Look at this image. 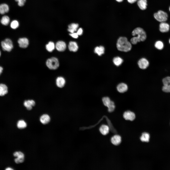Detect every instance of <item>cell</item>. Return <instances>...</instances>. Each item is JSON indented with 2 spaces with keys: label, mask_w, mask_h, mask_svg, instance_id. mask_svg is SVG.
Instances as JSON below:
<instances>
[{
  "label": "cell",
  "mask_w": 170,
  "mask_h": 170,
  "mask_svg": "<svg viewBox=\"0 0 170 170\" xmlns=\"http://www.w3.org/2000/svg\"><path fill=\"white\" fill-rule=\"evenodd\" d=\"M134 36L130 39L131 43L135 45L138 42L144 41L146 38V35L144 30L142 28L138 27L134 29L132 33Z\"/></svg>",
  "instance_id": "6da1fadb"
},
{
  "label": "cell",
  "mask_w": 170,
  "mask_h": 170,
  "mask_svg": "<svg viewBox=\"0 0 170 170\" xmlns=\"http://www.w3.org/2000/svg\"><path fill=\"white\" fill-rule=\"evenodd\" d=\"M116 46L119 51L125 52L130 51L132 47L131 43L125 37H120L118 38Z\"/></svg>",
  "instance_id": "7a4b0ae2"
},
{
  "label": "cell",
  "mask_w": 170,
  "mask_h": 170,
  "mask_svg": "<svg viewBox=\"0 0 170 170\" xmlns=\"http://www.w3.org/2000/svg\"><path fill=\"white\" fill-rule=\"evenodd\" d=\"M46 65L49 69L55 70L59 67V63L57 58L52 57L47 60L46 62Z\"/></svg>",
  "instance_id": "3957f363"
},
{
  "label": "cell",
  "mask_w": 170,
  "mask_h": 170,
  "mask_svg": "<svg viewBox=\"0 0 170 170\" xmlns=\"http://www.w3.org/2000/svg\"><path fill=\"white\" fill-rule=\"evenodd\" d=\"M154 18L158 21L161 22H165L167 19L168 15L165 12L159 10L154 14Z\"/></svg>",
  "instance_id": "277c9868"
},
{
  "label": "cell",
  "mask_w": 170,
  "mask_h": 170,
  "mask_svg": "<svg viewBox=\"0 0 170 170\" xmlns=\"http://www.w3.org/2000/svg\"><path fill=\"white\" fill-rule=\"evenodd\" d=\"M1 45L4 51L8 52L10 51L13 47L12 41L9 38H6L2 41Z\"/></svg>",
  "instance_id": "5b68a950"
},
{
  "label": "cell",
  "mask_w": 170,
  "mask_h": 170,
  "mask_svg": "<svg viewBox=\"0 0 170 170\" xmlns=\"http://www.w3.org/2000/svg\"><path fill=\"white\" fill-rule=\"evenodd\" d=\"M163 86L162 90L164 92L170 93V76H167L162 80Z\"/></svg>",
  "instance_id": "8992f818"
},
{
  "label": "cell",
  "mask_w": 170,
  "mask_h": 170,
  "mask_svg": "<svg viewBox=\"0 0 170 170\" xmlns=\"http://www.w3.org/2000/svg\"><path fill=\"white\" fill-rule=\"evenodd\" d=\"M123 117L124 119L126 120L132 121L135 119L136 115L133 112L130 110H128L125 112L123 113Z\"/></svg>",
  "instance_id": "52a82bcc"
},
{
  "label": "cell",
  "mask_w": 170,
  "mask_h": 170,
  "mask_svg": "<svg viewBox=\"0 0 170 170\" xmlns=\"http://www.w3.org/2000/svg\"><path fill=\"white\" fill-rule=\"evenodd\" d=\"M138 64L139 68L143 69L146 68L149 65V62L148 60L144 58L140 59L138 61Z\"/></svg>",
  "instance_id": "ba28073f"
},
{
  "label": "cell",
  "mask_w": 170,
  "mask_h": 170,
  "mask_svg": "<svg viewBox=\"0 0 170 170\" xmlns=\"http://www.w3.org/2000/svg\"><path fill=\"white\" fill-rule=\"evenodd\" d=\"M121 137L120 136L115 135L112 136L111 139V143L114 145H119L121 142Z\"/></svg>",
  "instance_id": "9c48e42d"
},
{
  "label": "cell",
  "mask_w": 170,
  "mask_h": 170,
  "mask_svg": "<svg viewBox=\"0 0 170 170\" xmlns=\"http://www.w3.org/2000/svg\"><path fill=\"white\" fill-rule=\"evenodd\" d=\"M18 42L19 47L23 48H26L29 44L28 39L26 38H20L18 41Z\"/></svg>",
  "instance_id": "30bf717a"
},
{
  "label": "cell",
  "mask_w": 170,
  "mask_h": 170,
  "mask_svg": "<svg viewBox=\"0 0 170 170\" xmlns=\"http://www.w3.org/2000/svg\"><path fill=\"white\" fill-rule=\"evenodd\" d=\"M56 49L58 51H65L66 48L65 43L64 41H60L57 42L55 45Z\"/></svg>",
  "instance_id": "8fae6325"
},
{
  "label": "cell",
  "mask_w": 170,
  "mask_h": 170,
  "mask_svg": "<svg viewBox=\"0 0 170 170\" xmlns=\"http://www.w3.org/2000/svg\"><path fill=\"white\" fill-rule=\"evenodd\" d=\"M128 89L127 85L123 83H120L117 87V91L119 93H123L126 92Z\"/></svg>",
  "instance_id": "7c38bea8"
},
{
  "label": "cell",
  "mask_w": 170,
  "mask_h": 170,
  "mask_svg": "<svg viewBox=\"0 0 170 170\" xmlns=\"http://www.w3.org/2000/svg\"><path fill=\"white\" fill-rule=\"evenodd\" d=\"M169 25L165 22H161L159 25V30L162 33L168 32L169 30Z\"/></svg>",
  "instance_id": "4fadbf2b"
},
{
  "label": "cell",
  "mask_w": 170,
  "mask_h": 170,
  "mask_svg": "<svg viewBox=\"0 0 170 170\" xmlns=\"http://www.w3.org/2000/svg\"><path fill=\"white\" fill-rule=\"evenodd\" d=\"M13 156L18 160L19 163L23 162L24 161V156L23 153L20 151L15 152L13 153Z\"/></svg>",
  "instance_id": "5bb4252c"
},
{
  "label": "cell",
  "mask_w": 170,
  "mask_h": 170,
  "mask_svg": "<svg viewBox=\"0 0 170 170\" xmlns=\"http://www.w3.org/2000/svg\"><path fill=\"white\" fill-rule=\"evenodd\" d=\"M99 130L102 134L103 135H106L109 133V128L108 125L103 124L100 127Z\"/></svg>",
  "instance_id": "9a60e30c"
},
{
  "label": "cell",
  "mask_w": 170,
  "mask_h": 170,
  "mask_svg": "<svg viewBox=\"0 0 170 170\" xmlns=\"http://www.w3.org/2000/svg\"><path fill=\"white\" fill-rule=\"evenodd\" d=\"M65 81L63 77L61 76L58 77L56 80V84L59 87L62 88L64 85Z\"/></svg>",
  "instance_id": "2e32d148"
},
{
  "label": "cell",
  "mask_w": 170,
  "mask_h": 170,
  "mask_svg": "<svg viewBox=\"0 0 170 170\" xmlns=\"http://www.w3.org/2000/svg\"><path fill=\"white\" fill-rule=\"evenodd\" d=\"M35 104V102L33 100H26L24 101V106L28 110H31L32 106H34Z\"/></svg>",
  "instance_id": "e0dca14e"
},
{
  "label": "cell",
  "mask_w": 170,
  "mask_h": 170,
  "mask_svg": "<svg viewBox=\"0 0 170 170\" xmlns=\"http://www.w3.org/2000/svg\"><path fill=\"white\" fill-rule=\"evenodd\" d=\"M68 47L70 51L74 52L76 51L78 49V47L76 43L74 41H70L69 42Z\"/></svg>",
  "instance_id": "ac0fdd59"
},
{
  "label": "cell",
  "mask_w": 170,
  "mask_h": 170,
  "mask_svg": "<svg viewBox=\"0 0 170 170\" xmlns=\"http://www.w3.org/2000/svg\"><path fill=\"white\" fill-rule=\"evenodd\" d=\"M40 121L43 124H46L48 123L50 120L49 116L47 114L42 115L40 117Z\"/></svg>",
  "instance_id": "d6986e66"
},
{
  "label": "cell",
  "mask_w": 170,
  "mask_h": 170,
  "mask_svg": "<svg viewBox=\"0 0 170 170\" xmlns=\"http://www.w3.org/2000/svg\"><path fill=\"white\" fill-rule=\"evenodd\" d=\"M9 10L8 5L6 4H2L0 5V13L1 14H3L8 13Z\"/></svg>",
  "instance_id": "ffe728a7"
},
{
  "label": "cell",
  "mask_w": 170,
  "mask_h": 170,
  "mask_svg": "<svg viewBox=\"0 0 170 170\" xmlns=\"http://www.w3.org/2000/svg\"><path fill=\"white\" fill-rule=\"evenodd\" d=\"M137 4L141 9L145 10L146 9L147 5V0H138Z\"/></svg>",
  "instance_id": "44dd1931"
},
{
  "label": "cell",
  "mask_w": 170,
  "mask_h": 170,
  "mask_svg": "<svg viewBox=\"0 0 170 170\" xmlns=\"http://www.w3.org/2000/svg\"><path fill=\"white\" fill-rule=\"evenodd\" d=\"M105 48L102 46L96 47L94 49V52L97 54L98 55L101 56L104 53Z\"/></svg>",
  "instance_id": "7402d4cb"
},
{
  "label": "cell",
  "mask_w": 170,
  "mask_h": 170,
  "mask_svg": "<svg viewBox=\"0 0 170 170\" xmlns=\"http://www.w3.org/2000/svg\"><path fill=\"white\" fill-rule=\"evenodd\" d=\"M79 26L78 24L72 23L68 26V31L71 33H73L76 31Z\"/></svg>",
  "instance_id": "603a6c76"
},
{
  "label": "cell",
  "mask_w": 170,
  "mask_h": 170,
  "mask_svg": "<svg viewBox=\"0 0 170 170\" xmlns=\"http://www.w3.org/2000/svg\"><path fill=\"white\" fill-rule=\"evenodd\" d=\"M8 92V88L6 85L4 84H1L0 85V96H4Z\"/></svg>",
  "instance_id": "cb8c5ba5"
},
{
  "label": "cell",
  "mask_w": 170,
  "mask_h": 170,
  "mask_svg": "<svg viewBox=\"0 0 170 170\" xmlns=\"http://www.w3.org/2000/svg\"><path fill=\"white\" fill-rule=\"evenodd\" d=\"M149 134L147 132H144L142 133L140 139L142 142H148L149 141Z\"/></svg>",
  "instance_id": "d4e9b609"
},
{
  "label": "cell",
  "mask_w": 170,
  "mask_h": 170,
  "mask_svg": "<svg viewBox=\"0 0 170 170\" xmlns=\"http://www.w3.org/2000/svg\"><path fill=\"white\" fill-rule=\"evenodd\" d=\"M114 64L116 66H118L121 65L123 62V59L119 56L114 57L113 60Z\"/></svg>",
  "instance_id": "484cf974"
},
{
  "label": "cell",
  "mask_w": 170,
  "mask_h": 170,
  "mask_svg": "<svg viewBox=\"0 0 170 170\" xmlns=\"http://www.w3.org/2000/svg\"><path fill=\"white\" fill-rule=\"evenodd\" d=\"M10 21V18L8 16H4L2 17L0 20V22L2 25L7 26L9 24Z\"/></svg>",
  "instance_id": "4316f807"
},
{
  "label": "cell",
  "mask_w": 170,
  "mask_h": 170,
  "mask_svg": "<svg viewBox=\"0 0 170 170\" xmlns=\"http://www.w3.org/2000/svg\"><path fill=\"white\" fill-rule=\"evenodd\" d=\"M55 46L54 43L52 42H50L46 46L47 50L49 52H51L54 49Z\"/></svg>",
  "instance_id": "83f0119b"
},
{
  "label": "cell",
  "mask_w": 170,
  "mask_h": 170,
  "mask_svg": "<svg viewBox=\"0 0 170 170\" xmlns=\"http://www.w3.org/2000/svg\"><path fill=\"white\" fill-rule=\"evenodd\" d=\"M17 127L20 129H23L26 128L27 124L25 122L22 120H19L17 122Z\"/></svg>",
  "instance_id": "f1b7e54d"
},
{
  "label": "cell",
  "mask_w": 170,
  "mask_h": 170,
  "mask_svg": "<svg viewBox=\"0 0 170 170\" xmlns=\"http://www.w3.org/2000/svg\"><path fill=\"white\" fill-rule=\"evenodd\" d=\"M102 101L104 105L107 107L110 103L111 101L108 97H104L102 99Z\"/></svg>",
  "instance_id": "f546056e"
},
{
  "label": "cell",
  "mask_w": 170,
  "mask_h": 170,
  "mask_svg": "<svg viewBox=\"0 0 170 170\" xmlns=\"http://www.w3.org/2000/svg\"><path fill=\"white\" fill-rule=\"evenodd\" d=\"M155 47L159 50L162 49L164 47V44L162 41H156L155 44Z\"/></svg>",
  "instance_id": "4dcf8cb0"
},
{
  "label": "cell",
  "mask_w": 170,
  "mask_h": 170,
  "mask_svg": "<svg viewBox=\"0 0 170 170\" xmlns=\"http://www.w3.org/2000/svg\"><path fill=\"white\" fill-rule=\"evenodd\" d=\"M19 23L17 20L13 21L11 23L10 26L11 28L13 29H15L17 28L19 26Z\"/></svg>",
  "instance_id": "1f68e13d"
},
{
  "label": "cell",
  "mask_w": 170,
  "mask_h": 170,
  "mask_svg": "<svg viewBox=\"0 0 170 170\" xmlns=\"http://www.w3.org/2000/svg\"><path fill=\"white\" fill-rule=\"evenodd\" d=\"M108 108V111L109 112H112L114 110L115 106L114 102L111 101L110 104L107 107Z\"/></svg>",
  "instance_id": "d6a6232c"
},
{
  "label": "cell",
  "mask_w": 170,
  "mask_h": 170,
  "mask_svg": "<svg viewBox=\"0 0 170 170\" xmlns=\"http://www.w3.org/2000/svg\"><path fill=\"white\" fill-rule=\"evenodd\" d=\"M15 1L18 2V4L20 6H23L26 1V0H15Z\"/></svg>",
  "instance_id": "836d02e7"
},
{
  "label": "cell",
  "mask_w": 170,
  "mask_h": 170,
  "mask_svg": "<svg viewBox=\"0 0 170 170\" xmlns=\"http://www.w3.org/2000/svg\"><path fill=\"white\" fill-rule=\"evenodd\" d=\"M73 38H78V35L77 33L74 32L73 33H71L69 34Z\"/></svg>",
  "instance_id": "e575fe53"
},
{
  "label": "cell",
  "mask_w": 170,
  "mask_h": 170,
  "mask_svg": "<svg viewBox=\"0 0 170 170\" xmlns=\"http://www.w3.org/2000/svg\"><path fill=\"white\" fill-rule=\"evenodd\" d=\"M83 32V30L82 29L80 28L78 30L77 33L79 35H81L82 34Z\"/></svg>",
  "instance_id": "d590c367"
},
{
  "label": "cell",
  "mask_w": 170,
  "mask_h": 170,
  "mask_svg": "<svg viewBox=\"0 0 170 170\" xmlns=\"http://www.w3.org/2000/svg\"><path fill=\"white\" fill-rule=\"evenodd\" d=\"M137 0H127L128 2L132 4L135 2Z\"/></svg>",
  "instance_id": "8d00e7d4"
},
{
  "label": "cell",
  "mask_w": 170,
  "mask_h": 170,
  "mask_svg": "<svg viewBox=\"0 0 170 170\" xmlns=\"http://www.w3.org/2000/svg\"><path fill=\"white\" fill-rule=\"evenodd\" d=\"M3 70V68L1 67H0V74H1V73L2 72V71Z\"/></svg>",
  "instance_id": "74e56055"
},
{
  "label": "cell",
  "mask_w": 170,
  "mask_h": 170,
  "mask_svg": "<svg viewBox=\"0 0 170 170\" xmlns=\"http://www.w3.org/2000/svg\"><path fill=\"white\" fill-rule=\"evenodd\" d=\"M13 169H12L11 168H10V167H8L6 169H5V170H13Z\"/></svg>",
  "instance_id": "f35d334b"
},
{
  "label": "cell",
  "mask_w": 170,
  "mask_h": 170,
  "mask_svg": "<svg viewBox=\"0 0 170 170\" xmlns=\"http://www.w3.org/2000/svg\"><path fill=\"white\" fill-rule=\"evenodd\" d=\"M118 2H121L123 0H116Z\"/></svg>",
  "instance_id": "ab89813d"
},
{
  "label": "cell",
  "mask_w": 170,
  "mask_h": 170,
  "mask_svg": "<svg viewBox=\"0 0 170 170\" xmlns=\"http://www.w3.org/2000/svg\"><path fill=\"white\" fill-rule=\"evenodd\" d=\"M169 42L170 43V39H169Z\"/></svg>",
  "instance_id": "60d3db41"
},
{
  "label": "cell",
  "mask_w": 170,
  "mask_h": 170,
  "mask_svg": "<svg viewBox=\"0 0 170 170\" xmlns=\"http://www.w3.org/2000/svg\"><path fill=\"white\" fill-rule=\"evenodd\" d=\"M169 10H170V8H169Z\"/></svg>",
  "instance_id": "b9f144b4"
}]
</instances>
